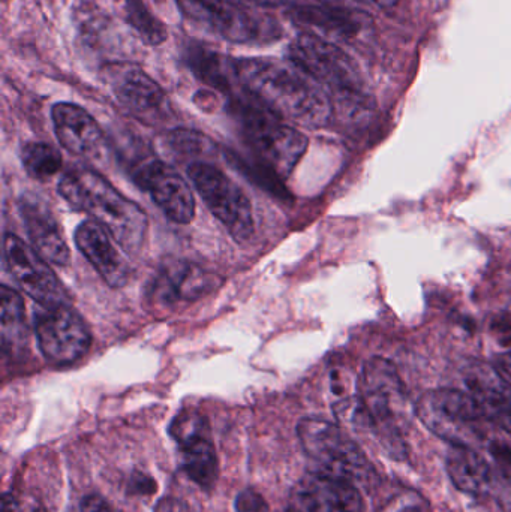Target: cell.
<instances>
[{
    "mask_svg": "<svg viewBox=\"0 0 511 512\" xmlns=\"http://www.w3.org/2000/svg\"><path fill=\"white\" fill-rule=\"evenodd\" d=\"M236 75L240 89L281 119L306 128H321L332 117L333 105L323 87L293 63L264 57L236 59Z\"/></svg>",
    "mask_w": 511,
    "mask_h": 512,
    "instance_id": "1",
    "label": "cell"
},
{
    "mask_svg": "<svg viewBox=\"0 0 511 512\" xmlns=\"http://www.w3.org/2000/svg\"><path fill=\"white\" fill-rule=\"evenodd\" d=\"M57 191L69 206L104 227L126 254L141 251L149 228L146 213L101 174L90 168H74L63 174Z\"/></svg>",
    "mask_w": 511,
    "mask_h": 512,
    "instance_id": "2",
    "label": "cell"
},
{
    "mask_svg": "<svg viewBox=\"0 0 511 512\" xmlns=\"http://www.w3.org/2000/svg\"><path fill=\"white\" fill-rule=\"evenodd\" d=\"M233 93L231 114L240 125V134L261 168L276 179H287L308 150V138L242 89Z\"/></svg>",
    "mask_w": 511,
    "mask_h": 512,
    "instance_id": "3",
    "label": "cell"
},
{
    "mask_svg": "<svg viewBox=\"0 0 511 512\" xmlns=\"http://www.w3.org/2000/svg\"><path fill=\"white\" fill-rule=\"evenodd\" d=\"M359 399L372 421V436L392 459L405 460L408 450L404 427L408 424L407 390L392 361L372 357L363 366Z\"/></svg>",
    "mask_w": 511,
    "mask_h": 512,
    "instance_id": "4",
    "label": "cell"
},
{
    "mask_svg": "<svg viewBox=\"0 0 511 512\" xmlns=\"http://www.w3.org/2000/svg\"><path fill=\"white\" fill-rule=\"evenodd\" d=\"M300 444L312 472L369 487L377 480L374 465L360 445L338 424L323 418H303L297 426Z\"/></svg>",
    "mask_w": 511,
    "mask_h": 512,
    "instance_id": "5",
    "label": "cell"
},
{
    "mask_svg": "<svg viewBox=\"0 0 511 512\" xmlns=\"http://www.w3.org/2000/svg\"><path fill=\"white\" fill-rule=\"evenodd\" d=\"M414 414L429 432L452 447H479L488 441V429L494 426L468 391L453 388L423 394Z\"/></svg>",
    "mask_w": 511,
    "mask_h": 512,
    "instance_id": "6",
    "label": "cell"
},
{
    "mask_svg": "<svg viewBox=\"0 0 511 512\" xmlns=\"http://www.w3.org/2000/svg\"><path fill=\"white\" fill-rule=\"evenodd\" d=\"M177 5L189 21L233 44H264L281 33L273 18L239 0H177Z\"/></svg>",
    "mask_w": 511,
    "mask_h": 512,
    "instance_id": "7",
    "label": "cell"
},
{
    "mask_svg": "<svg viewBox=\"0 0 511 512\" xmlns=\"http://www.w3.org/2000/svg\"><path fill=\"white\" fill-rule=\"evenodd\" d=\"M188 177L210 212L234 240L246 242L251 239L254 234L251 201L227 174L209 162H192Z\"/></svg>",
    "mask_w": 511,
    "mask_h": 512,
    "instance_id": "8",
    "label": "cell"
},
{
    "mask_svg": "<svg viewBox=\"0 0 511 512\" xmlns=\"http://www.w3.org/2000/svg\"><path fill=\"white\" fill-rule=\"evenodd\" d=\"M288 62L318 84L332 87L345 98L359 95L357 71L350 56L318 36H297L288 47Z\"/></svg>",
    "mask_w": 511,
    "mask_h": 512,
    "instance_id": "9",
    "label": "cell"
},
{
    "mask_svg": "<svg viewBox=\"0 0 511 512\" xmlns=\"http://www.w3.org/2000/svg\"><path fill=\"white\" fill-rule=\"evenodd\" d=\"M35 333L39 351L56 366L74 364L92 345L89 327L69 304L36 313Z\"/></svg>",
    "mask_w": 511,
    "mask_h": 512,
    "instance_id": "10",
    "label": "cell"
},
{
    "mask_svg": "<svg viewBox=\"0 0 511 512\" xmlns=\"http://www.w3.org/2000/svg\"><path fill=\"white\" fill-rule=\"evenodd\" d=\"M179 445L180 466L201 489L210 490L219 477L218 456L210 436L209 421L197 411H183L168 427Z\"/></svg>",
    "mask_w": 511,
    "mask_h": 512,
    "instance_id": "11",
    "label": "cell"
},
{
    "mask_svg": "<svg viewBox=\"0 0 511 512\" xmlns=\"http://www.w3.org/2000/svg\"><path fill=\"white\" fill-rule=\"evenodd\" d=\"M3 259L15 282L39 306L50 309L66 304L68 295L65 288L47 259L42 258L33 246L15 234L6 233L3 237Z\"/></svg>",
    "mask_w": 511,
    "mask_h": 512,
    "instance_id": "12",
    "label": "cell"
},
{
    "mask_svg": "<svg viewBox=\"0 0 511 512\" xmlns=\"http://www.w3.org/2000/svg\"><path fill=\"white\" fill-rule=\"evenodd\" d=\"M134 180L149 192L170 221L186 225L195 216V198L186 180L170 165L149 159L135 170Z\"/></svg>",
    "mask_w": 511,
    "mask_h": 512,
    "instance_id": "13",
    "label": "cell"
},
{
    "mask_svg": "<svg viewBox=\"0 0 511 512\" xmlns=\"http://www.w3.org/2000/svg\"><path fill=\"white\" fill-rule=\"evenodd\" d=\"M111 86L120 104L146 123L165 120L170 113L164 89L137 66H117L111 71Z\"/></svg>",
    "mask_w": 511,
    "mask_h": 512,
    "instance_id": "14",
    "label": "cell"
},
{
    "mask_svg": "<svg viewBox=\"0 0 511 512\" xmlns=\"http://www.w3.org/2000/svg\"><path fill=\"white\" fill-rule=\"evenodd\" d=\"M216 274L191 262H174L159 271L149 289V298L159 306L192 303L218 288Z\"/></svg>",
    "mask_w": 511,
    "mask_h": 512,
    "instance_id": "15",
    "label": "cell"
},
{
    "mask_svg": "<svg viewBox=\"0 0 511 512\" xmlns=\"http://www.w3.org/2000/svg\"><path fill=\"white\" fill-rule=\"evenodd\" d=\"M467 391L494 426L511 435V382L497 367L471 361L464 369Z\"/></svg>",
    "mask_w": 511,
    "mask_h": 512,
    "instance_id": "16",
    "label": "cell"
},
{
    "mask_svg": "<svg viewBox=\"0 0 511 512\" xmlns=\"http://www.w3.org/2000/svg\"><path fill=\"white\" fill-rule=\"evenodd\" d=\"M18 210L33 249L51 264L68 265L71 252L50 207L41 198L26 194L18 201Z\"/></svg>",
    "mask_w": 511,
    "mask_h": 512,
    "instance_id": "17",
    "label": "cell"
},
{
    "mask_svg": "<svg viewBox=\"0 0 511 512\" xmlns=\"http://www.w3.org/2000/svg\"><path fill=\"white\" fill-rule=\"evenodd\" d=\"M296 496L303 512H365L356 484L317 472H309L300 481Z\"/></svg>",
    "mask_w": 511,
    "mask_h": 512,
    "instance_id": "18",
    "label": "cell"
},
{
    "mask_svg": "<svg viewBox=\"0 0 511 512\" xmlns=\"http://www.w3.org/2000/svg\"><path fill=\"white\" fill-rule=\"evenodd\" d=\"M51 122L59 143L74 155L92 158L104 146V132L83 107L57 102L51 108Z\"/></svg>",
    "mask_w": 511,
    "mask_h": 512,
    "instance_id": "19",
    "label": "cell"
},
{
    "mask_svg": "<svg viewBox=\"0 0 511 512\" xmlns=\"http://www.w3.org/2000/svg\"><path fill=\"white\" fill-rule=\"evenodd\" d=\"M74 240L78 251L98 271L107 285L111 288H122L128 282V264L113 245V237L98 222L86 221L78 225Z\"/></svg>",
    "mask_w": 511,
    "mask_h": 512,
    "instance_id": "20",
    "label": "cell"
},
{
    "mask_svg": "<svg viewBox=\"0 0 511 512\" xmlns=\"http://www.w3.org/2000/svg\"><path fill=\"white\" fill-rule=\"evenodd\" d=\"M447 474L459 492L465 495H492L494 466L474 448L452 447L446 459Z\"/></svg>",
    "mask_w": 511,
    "mask_h": 512,
    "instance_id": "21",
    "label": "cell"
},
{
    "mask_svg": "<svg viewBox=\"0 0 511 512\" xmlns=\"http://www.w3.org/2000/svg\"><path fill=\"white\" fill-rule=\"evenodd\" d=\"M0 340L2 352L11 357L23 355L29 346V325L23 298L14 289L2 285L0 289Z\"/></svg>",
    "mask_w": 511,
    "mask_h": 512,
    "instance_id": "22",
    "label": "cell"
},
{
    "mask_svg": "<svg viewBox=\"0 0 511 512\" xmlns=\"http://www.w3.org/2000/svg\"><path fill=\"white\" fill-rule=\"evenodd\" d=\"M186 62L191 66L195 77L207 86L233 95L234 86H240L236 75V59L224 56L218 51L191 45L186 54Z\"/></svg>",
    "mask_w": 511,
    "mask_h": 512,
    "instance_id": "23",
    "label": "cell"
},
{
    "mask_svg": "<svg viewBox=\"0 0 511 512\" xmlns=\"http://www.w3.org/2000/svg\"><path fill=\"white\" fill-rule=\"evenodd\" d=\"M291 15L300 23L309 24L339 36H353L360 29V21L356 14L335 6H299L293 9Z\"/></svg>",
    "mask_w": 511,
    "mask_h": 512,
    "instance_id": "24",
    "label": "cell"
},
{
    "mask_svg": "<svg viewBox=\"0 0 511 512\" xmlns=\"http://www.w3.org/2000/svg\"><path fill=\"white\" fill-rule=\"evenodd\" d=\"M123 15L144 44L155 47L167 41V27L150 12L144 0H123Z\"/></svg>",
    "mask_w": 511,
    "mask_h": 512,
    "instance_id": "25",
    "label": "cell"
},
{
    "mask_svg": "<svg viewBox=\"0 0 511 512\" xmlns=\"http://www.w3.org/2000/svg\"><path fill=\"white\" fill-rule=\"evenodd\" d=\"M24 170L36 180H47L56 176L62 168V155L56 147L41 141L24 144L21 149Z\"/></svg>",
    "mask_w": 511,
    "mask_h": 512,
    "instance_id": "26",
    "label": "cell"
},
{
    "mask_svg": "<svg viewBox=\"0 0 511 512\" xmlns=\"http://www.w3.org/2000/svg\"><path fill=\"white\" fill-rule=\"evenodd\" d=\"M489 454L494 462V490L492 495L497 499L504 512H511V445L503 442H491Z\"/></svg>",
    "mask_w": 511,
    "mask_h": 512,
    "instance_id": "27",
    "label": "cell"
},
{
    "mask_svg": "<svg viewBox=\"0 0 511 512\" xmlns=\"http://www.w3.org/2000/svg\"><path fill=\"white\" fill-rule=\"evenodd\" d=\"M168 149L174 155L186 158H209L216 155V144L207 135L192 129H174L165 138Z\"/></svg>",
    "mask_w": 511,
    "mask_h": 512,
    "instance_id": "28",
    "label": "cell"
},
{
    "mask_svg": "<svg viewBox=\"0 0 511 512\" xmlns=\"http://www.w3.org/2000/svg\"><path fill=\"white\" fill-rule=\"evenodd\" d=\"M237 512H270L269 505L264 501L263 496L258 495L255 490L246 489L239 493L236 499Z\"/></svg>",
    "mask_w": 511,
    "mask_h": 512,
    "instance_id": "29",
    "label": "cell"
},
{
    "mask_svg": "<svg viewBox=\"0 0 511 512\" xmlns=\"http://www.w3.org/2000/svg\"><path fill=\"white\" fill-rule=\"evenodd\" d=\"M81 512H116L114 508L98 495H90L81 504Z\"/></svg>",
    "mask_w": 511,
    "mask_h": 512,
    "instance_id": "30",
    "label": "cell"
},
{
    "mask_svg": "<svg viewBox=\"0 0 511 512\" xmlns=\"http://www.w3.org/2000/svg\"><path fill=\"white\" fill-rule=\"evenodd\" d=\"M155 512H183V507L177 499L164 498L156 505Z\"/></svg>",
    "mask_w": 511,
    "mask_h": 512,
    "instance_id": "31",
    "label": "cell"
},
{
    "mask_svg": "<svg viewBox=\"0 0 511 512\" xmlns=\"http://www.w3.org/2000/svg\"><path fill=\"white\" fill-rule=\"evenodd\" d=\"M2 512H15V501L11 495H3Z\"/></svg>",
    "mask_w": 511,
    "mask_h": 512,
    "instance_id": "32",
    "label": "cell"
},
{
    "mask_svg": "<svg viewBox=\"0 0 511 512\" xmlns=\"http://www.w3.org/2000/svg\"><path fill=\"white\" fill-rule=\"evenodd\" d=\"M389 512H422V508L416 504H404L401 507L393 508Z\"/></svg>",
    "mask_w": 511,
    "mask_h": 512,
    "instance_id": "33",
    "label": "cell"
},
{
    "mask_svg": "<svg viewBox=\"0 0 511 512\" xmlns=\"http://www.w3.org/2000/svg\"><path fill=\"white\" fill-rule=\"evenodd\" d=\"M377 5L383 6V8H392L399 0H374Z\"/></svg>",
    "mask_w": 511,
    "mask_h": 512,
    "instance_id": "34",
    "label": "cell"
},
{
    "mask_svg": "<svg viewBox=\"0 0 511 512\" xmlns=\"http://www.w3.org/2000/svg\"><path fill=\"white\" fill-rule=\"evenodd\" d=\"M27 512H48V511H45L44 508H41V507H33L32 510L27 511Z\"/></svg>",
    "mask_w": 511,
    "mask_h": 512,
    "instance_id": "35",
    "label": "cell"
},
{
    "mask_svg": "<svg viewBox=\"0 0 511 512\" xmlns=\"http://www.w3.org/2000/svg\"><path fill=\"white\" fill-rule=\"evenodd\" d=\"M287 512H291V511H287Z\"/></svg>",
    "mask_w": 511,
    "mask_h": 512,
    "instance_id": "36",
    "label": "cell"
}]
</instances>
